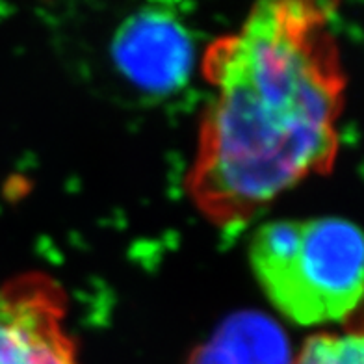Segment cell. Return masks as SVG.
<instances>
[{
	"mask_svg": "<svg viewBox=\"0 0 364 364\" xmlns=\"http://www.w3.org/2000/svg\"><path fill=\"white\" fill-rule=\"evenodd\" d=\"M335 4L260 2L203 58L214 87L186 186L203 216L235 230L333 169L346 75Z\"/></svg>",
	"mask_w": 364,
	"mask_h": 364,
	"instance_id": "6da1fadb",
	"label": "cell"
},
{
	"mask_svg": "<svg viewBox=\"0 0 364 364\" xmlns=\"http://www.w3.org/2000/svg\"><path fill=\"white\" fill-rule=\"evenodd\" d=\"M363 235L341 218L266 223L250 260L273 307L297 326L346 321L363 297Z\"/></svg>",
	"mask_w": 364,
	"mask_h": 364,
	"instance_id": "7a4b0ae2",
	"label": "cell"
},
{
	"mask_svg": "<svg viewBox=\"0 0 364 364\" xmlns=\"http://www.w3.org/2000/svg\"><path fill=\"white\" fill-rule=\"evenodd\" d=\"M65 294L43 273H24L0 290V364H78L63 329Z\"/></svg>",
	"mask_w": 364,
	"mask_h": 364,
	"instance_id": "3957f363",
	"label": "cell"
},
{
	"mask_svg": "<svg viewBox=\"0 0 364 364\" xmlns=\"http://www.w3.org/2000/svg\"><path fill=\"white\" fill-rule=\"evenodd\" d=\"M114 60L139 90L169 93L186 84L193 45L171 11L153 8L123 23L114 39Z\"/></svg>",
	"mask_w": 364,
	"mask_h": 364,
	"instance_id": "277c9868",
	"label": "cell"
},
{
	"mask_svg": "<svg viewBox=\"0 0 364 364\" xmlns=\"http://www.w3.org/2000/svg\"><path fill=\"white\" fill-rule=\"evenodd\" d=\"M287 336L257 312L230 316L188 364H290Z\"/></svg>",
	"mask_w": 364,
	"mask_h": 364,
	"instance_id": "5b68a950",
	"label": "cell"
},
{
	"mask_svg": "<svg viewBox=\"0 0 364 364\" xmlns=\"http://www.w3.org/2000/svg\"><path fill=\"white\" fill-rule=\"evenodd\" d=\"M363 333L353 326L342 333L312 335L290 364H363Z\"/></svg>",
	"mask_w": 364,
	"mask_h": 364,
	"instance_id": "8992f818",
	"label": "cell"
}]
</instances>
